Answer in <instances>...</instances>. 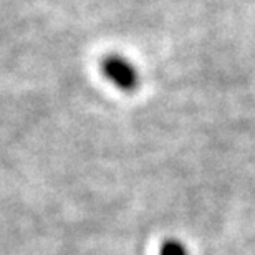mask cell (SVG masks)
<instances>
[{"instance_id":"6da1fadb","label":"cell","mask_w":255,"mask_h":255,"mask_svg":"<svg viewBox=\"0 0 255 255\" xmlns=\"http://www.w3.org/2000/svg\"><path fill=\"white\" fill-rule=\"evenodd\" d=\"M101 70H103L105 76L111 83L118 86L120 90L131 91L137 86V71L126 58L120 57V55H110L101 63Z\"/></svg>"},{"instance_id":"7a4b0ae2","label":"cell","mask_w":255,"mask_h":255,"mask_svg":"<svg viewBox=\"0 0 255 255\" xmlns=\"http://www.w3.org/2000/svg\"><path fill=\"white\" fill-rule=\"evenodd\" d=\"M159 255H189L186 247L177 241H166L159 249Z\"/></svg>"}]
</instances>
